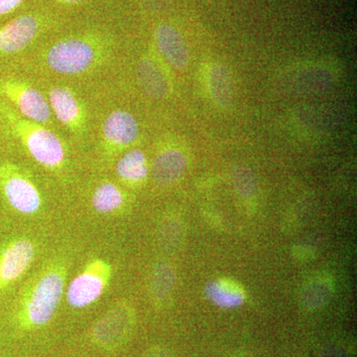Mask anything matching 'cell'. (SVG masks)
Listing matches in <instances>:
<instances>
[{
    "label": "cell",
    "instance_id": "obj_1",
    "mask_svg": "<svg viewBox=\"0 0 357 357\" xmlns=\"http://www.w3.org/2000/svg\"><path fill=\"white\" fill-rule=\"evenodd\" d=\"M64 265H49L31 282L20 300L18 323L25 330L42 328L55 316L65 289Z\"/></svg>",
    "mask_w": 357,
    "mask_h": 357
},
{
    "label": "cell",
    "instance_id": "obj_2",
    "mask_svg": "<svg viewBox=\"0 0 357 357\" xmlns=\"http://www.w3.org/2000/svg\"><path fill=\"white\" fill-rule=\"evenodd\" d=\"M14 131L20 136L27 151L35 161L45 168L59 169L65 162V147L55 133L36 122L22 121L13 114H7Z\"/></svg>",
    "mask_w": 357,
    "mask_h": 357
},
{
    "label": "cell",
    "instance_id": "obj_3",
    "mask_svg": "<svg viewBox=\"0 0 357 357\" xmlns=\"http://www.w3.org/2000/svg\"><path fill=\"white\" fill-rule=\"evenodd\" d=\"M112 277V265L102 258H93L70 282L67 290L68 304L75 309L91 306L105 293Z\"/></svg>",
    "mask_w": 357,
    "mask_h": 357
},
{
    "label": "cell",
    "instance_id": "obj_4",
    "mask_svg": "<svg viewBox=\"0 0 357 357\" xmlns=\"http://www.w3.org/2000/svg\"><path fill=\"white\" fill-rule=\"evenodd\" d=\"M135 326V312L128 303L115 305L96 326L91 337L93 342L103 349L121 347L128 340Z\"/></svg>",
    "mask_w": 357,
    "mask_h": 357
},
{
    "label": "cell",
    "instance_id": "obj_5",
    "mask_svg": "<svg viewBox=\"0 0 357 357\" xmlns=\"http://www.w3.org/2000/svg\"><path fill=\"white\" fill-rule=\"evenodd\" d=\"M93 45L83 39L58 42L47 53V63L52 70L64 75L84 73L95 62Z\"/></svg>",
    "mask_w": 357,
    "mask_h": 357
},
{
    "label": "cell",
    "instance_id": "obj_6",
    "mask_svg": "<svg viewBox=\"0 0 357 357\" xmlns=\"http://www.w3.org/2000/svg\"><path fill=\"white\" fill-rule=\"evenodd\" d=\"M0 188L11 206L23 215H33L41 206V196L31 181L10 166L0 168Z\"/></svg>",
    "mask_w": 357,
    "mask_h": 357
},
{
    "label": "cell",
    "instance_id": "obj_7",
    "mask_svg": "<svg viewBox=\"0 0 357 357\" xmlns=\"http://www.w3.org/2000/svg\"><path fill=\"white\" fill-rule=\"evenodd\" d=\"M0 91L30 121L46 123L51 116V107L43 96L29 84L20 81H6Z\"/></svg>",
    "mask_w": 357,
    "mask_h": 357
},
{
    "label": "cell",
    "instance_id": "obj_8",
    "mask_svg": "<svg viewBox=\"0 0 357 357\" xmlns=\"http://www.w3.org/2000/svg\"><path fill=\"white\" fill-rule=\"evenodd\" d=\"M35 246L29 239H15L0 250V291L22 276L32 264Z\"/></svg>",
    "mask_w": 357,
    "mask_h": 357
},
{
    "label": "cell",
    "instance_id": "obj_9",
    "mask_svg": "<svg viewBox=\"0 0 357 357\" xmlns=\"http://www.w3.org/2000/svg\"><path fill=\"white\" fill-rule=\"evenodd\" d=\"M40 30L38 18L22 15L0 27V53H16L36 38Z\"/></svg>",
    "mask_w": 357,
    "mask_h": 357
},
{
    "label": "cell",
    "instance_id": "obj_10",
    "mask_svg": "<svg viewBox=\"0 0 357 357\" xmlns=\"http://www.w3.org/2000/svg\"><path fill=\"white\" fill-rule=\"evenodd\" d=\"M155 41L160 53L174 68L183 70L189 64V47L177 28L167 23L157 26Z\"/></svg>",
    "mask_w": 357,
    "mask_h": 357
},
{
    "label": "cell",
    "instance_id": "obj_11",
    "mask_svg": "<svg viewBox=\"0 0 357 357\" xmlns=\"http://www.w3.org/2000/svg\"><path fill=\"white\" fill-rule=\"evenodd\" d=\"M105 142L109 146H128L137 138L139 126L135 117L126 110H115L105 119L102 126Z\"/></svg>",
    "mask_w": 357,
    "mask_h": 357
},
{
    "label": "cell",
    "instance_id": "obj_12",
    "mask_svg": "<svg viewBox=\"0 0 357 357\" xmlns=\"http://www.w3.org/2000/svg\"><path fill=\"white\" fill-rule=\"evenodd\" d=\"M50 107L59 121L73 131L79 130L84 123V110L76 96L65 88L51 89Z\"/></svg>",
    "mask_w": 357,
    "mask_h": 357
},
{
    "label": "cell",
    "instance_id": "obj_13",
    "mask_svg": "<svg viewBox=\"0 0 357 357\" xmlns=\"http://www.w3.org/2000/svg\"><path fill=\"white\" fill-rule=\"evenodd\" d=\"M187 168V158L180 150L171 148L163 150L154 160L153 178L160 185H169L177 182Z\"/></svg>",
    "mask_w": 357,
    "mask_h": 357
},
{
    "label": "cell",
    "instance_id": "obj_14",
    "mask_svg": "<svg viewBox=\"0 0 357 357\" xmlns=\"http://www.w3.org/2000/svg\"><path fill=\"white\" fill-rule=\"evenodd\" d=\"M206 294L213 304L222 307H238L245 301L243 288L229 279L211 281L206 286Z\"/></svg>",
    "mask_w": 357,
    "mask_h": 357
},
{
    "label": "cell",
    "instance_id": "obj_15",
    "mask_svg": "<svg viewBox=\"0 0 357 357\" xmlns=\"http://www.w3.org/2000/svg\"><path fill=\"white\" fill-rule=\"evenodd\" d=\"M208 88L213 102L227 109L234 100V84L229 70L225 66L215 64L208 70Z\"/></svg>",
    "mask_w": 357,
    "mask_h": 357
},
{
    "label": "cell",
    "instance_id": "obj_16",
    "mask_svg": "<svg viewBox=\"0 0 357 357\" xmlns=\"http://www.w3.org/2000/svg\"><path fill=\"white\" fill-rule=\"evenodd\" d=\"M116 173L122 182L136 185L143 182L148 175V164L145 154L134 149L123 155L116 165Z\"/></svg>",
    "mask_w": 357,
    "mask_h": 357
},
{
    "label": "cell",
    "instance_id": "obj_17",
    "mask_svg": "<svg viewBox=\"0 0 357 357\" xmlns=\"http://www.w3.org/2000/svg\"><path fill=\"white\" fill-rule=\"evenodd\" d=\"M333 284L326 277H316L307 281L301 292V302L309 310L324 307L332 299Z\"/></svg>",
    "mask_w": 357,
    "mask_h": 357
},
{
    "label": "cell",
    "instance_id": "obj_18",
    "mask_svg": "<svg viewBox=\"0 0 357 357\" xmlns=\"http://www.w3.org/2000/svg\"><path fill=\"white\" fill-rule=\"evenodd\" d=\"M175 270L170 263L160 261L154 267L151 276V295L155 302H165L175 287Z\"/></svg>",
    "mask_w": 357,
    "mask_h": 357
},
{
    "label": "cell",
    "instance_id": "obj_19",
    "mask_svg": "<svg viewBox=\"0 0 357 357\" xmlns=\"http://www.w3.org/2000/svg\"><path fill=\"white\" fill-rule=\"evenodd\" d=\"M91 202L96 213L107 215L121 208L124 195L116 185L105 182L96 188Z\"/></svg>",
    "mask_w": 357,
    "mask_h": 357
},
{
    "label": "cell",
    "instance_id": "obj_20",
    "mask_svg": "<svg viewBox=\"0 0 357 357\" xmlns=\"http://www.w3.org/2000/svg\"><path fill=\"white\" fill-rule=\"evenodd\" d=\"M138 76L145 91L154 98H164L168 93V83L159 68L149 60H144L138 67Z\"/></svg>",
    "mask_w": 357,
    "mask_h": 357
},
{
    "label": "cell",
    "instance_id": "obj_21",
    "mask_svg": "<svg viewBox=\"0 0 357 357\" xmlns=\"http://www.w3.org/2000/svg\"><path fill=\"white\" fill-rule=\"evenodd\" d=\"M230 180L234 190L241 198L251 199L257 194V180L255 174L248 166L239 164L232 167Z\"/></svg>",
    "mask_w": 357,
    "mask_h": 357
},
{
    "label": "cell",
    "instance_id": "obj_22",
    "mask_svg": "<svg viewBox=\"0 0 357 357\" xmlns=\"http://www.w3.org/2000/svg\"><path fill=\"white\" fill-rule=\"evenodd\" d=\"M184 241V229L176 218H167L159 227V243L167 252H175L182 246Z\"/></svg>",
    "mask_w": 357,
    "mask_h": 357
},
{
    "label": "cell",
    "instance_id": "obj_23",
    "mask_svg": "<svg viewBox=\"0 0 357 357\" xmlns=\"http://www.w3.org/2000/svg\"><path fill=\"white\" fill-rule=\"evenodd\" d=\"M23 1L24 0H0V16L13 13Z\"/></svg>",
    "mask_w": 357,
    "mask_h": 357
},
{
    "label": "cell",
    "instance_id": "obj_24",
    "mask_svg": "<svg viewBox=\"0 0 357 357\" xmlns=\"http://www.w3.org/2000/svg\"><path fill=\"white\" fill-rule=\"evenodd\" d=\"M142 357H175L172 352L165 347H155L145 352Z\"/></svg>",
    "mask_w": 357,
    "mask_h": 357
},
{
    "label": "cell",
    "instance_id": "obj_25",
    "mask_svg": "<svg viewBox=\"0 0 357 357\" xmlns=\"http://www.w3.org/2000/svg\"><path fill=\"white\" fill-rule=\"evenodd\" d=\"M61 3L70 4L77 3V2L83 1V0H57Z\"/></svg>",
    "mask_w": 357,
    "mask_h": 357
}]
</instances>
